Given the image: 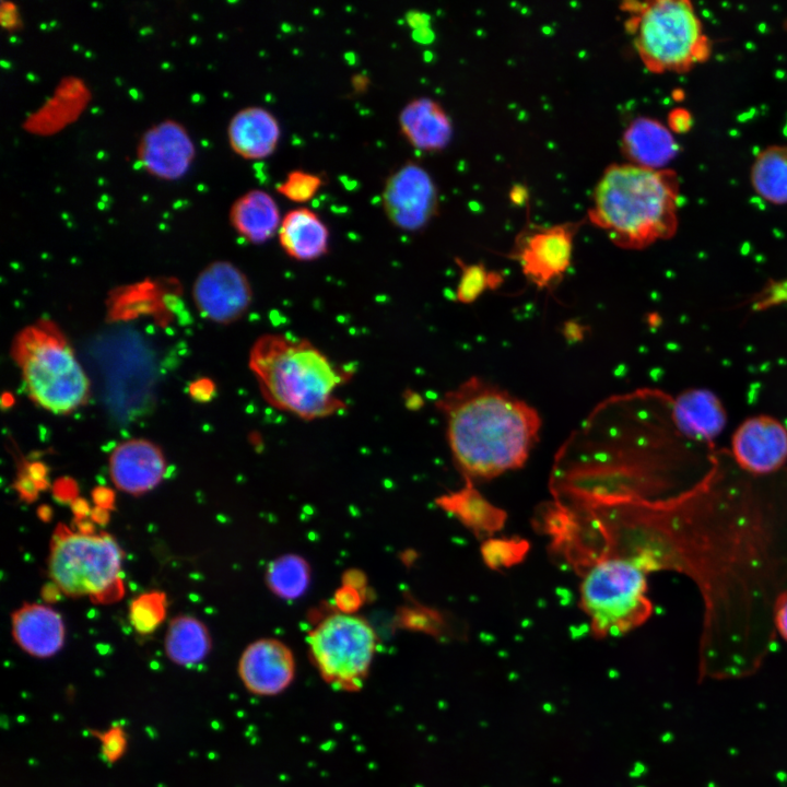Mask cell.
<instances>
[{
	"mask_svg": "<svg viewBox=\"0 0 787 787\" xmlns=\"http://www.w3.org/2000/svg\"><path fill=\"white\" fill-rule=\"evenodd\" d=\"M92 500L95 506L111 510L115 507V492L106 486H96L92 491Z\"/></svg>",
	"mask_w": 787,
	"mask_h": 787,
	"instance_id": "8d00e7d4",
	"label": "cell"
},
{
	"mask_svg": "<svg viewBox=\"0 0 787 787\" xmlns=\"http://www.w3.org/2000/svg\"><path fill=\"white\" fill-rule=\"evenodd\" d=\"M48 509H49L48 506H40V508L38 509V515L43 520H48L50 518L51 512L46 513V510H48Z\"/></svg>",
	"mask_w": 787,
	"mask_h": 787,
	"instance_id": "ee69618b",
	"label": "cell"
},
{
	"mask_svg": "<svg viewBox=\"0 0 787 787\" xmlns=\"http://www.w3.org/2000/svg\"><path fill=\"white\" fill-rule=\"evenodd\" d=\"M109 475L115 486L133 496L156 488L166 473L162 449L145 438H131L118 444L108 460Z\"/></svg>",
	"mask_w": 787,
	"mask_h": 787,
	"instance_id": "2e32d148",
	"label": "cell"
},
{
	"mask_svg": "<svg viewBox=\"0 0 787 787\" xmlns=\"http://www.w3.org/2000/svg\"><path fill=\"white\" fill-rule=\"evenodd\" d=\"M24 471L35 483L39 491L45 490L49 483L47 480V468L42 462H32L25 466Z\"/></svg>",
	"mask_w": 787,
	"mask_h": 787,
	"instance_id": "d590c367",
	"label": "cell"
},
{
	"mask_svg": "<svg viewBox=\"0 0 787 787\" xmlns=\"http://www.w3.org/2000/svg\"><path fill=\"white\" fill-rule=\"evenodd\" d=\"M751 184L767 202L787 203V145H771L760 152L751 167Z\"/></svg>",
	"mask_w": 787,
	"mask_h": 787,
	"instance_id": "484cf974",
	"label": "cell"
},
{
	"mask_svg": "<svg viewBox=\"0 0 787 787\" xmlns=\"http://www.w3.org/2000/svg\"><path fill=\"white\" fill-rule=\"evenodd\" d=\"M192 297L199 313L207 319L228 325L240 319L252 302L247 275L230 261H214L197 277Z\"/></svg>",
	"mask_w": 787,
	"mask_h": 787,
	"instance_id": "7c38bea8",
	"label": "cell"
},
{
	"mask_svg": "<svg viewBox=\"0 0 787 787\" xmlns=\"http://www.w3.org/2000/svg\"><path fill=\"white\" fill-rule=\"evenodd\" d=\"M787 305V277L768 281L752 298L754 310Z\"/></svg>",
	"mask_w": 787,
	"mask_h": 787,
	"instance_id": "d6a6232c",
	"label": "cell"
},
{
	"mask_svg": "<svg viewBox=\"0 0 787 787\" xmlns=\"http://www.w3.org/2000/svg\"><path fill=\"white\" fill-rule=\"evenodd\" d=\"M137 156L152 176L175 180L183 177L195 158V145L185 127L174 120L151 126L140 138Z\"/></svg>",
	"mask_w": 787,
	"mask_h": 787,
	"instance_id": "9a60e30c",
	"label": "cell"
},
{
	"mask_svg": "<svg viewBox=\"0 0 787 787\" xmlns=\"http://www.w3.org/2000/svg\"><path fill=\"white\" fill-rule=\"evenodd\" d=\"M11 356L31 399L56 414H69L90 397V380L60 328L39 319L20 330Z\"/></svg>",
	"mask_w": 787,
	"mask_h": 787,
	"instance_id": "8992f818",
	"label": "cell"
},
{
	"mask_svg": "<svg viewBox=\"0 0 787 787\" xmlns=\"http://www.w3.org/2000/svg\"><path fill=\"white\" fill-rule=\"evenodd\" d=\"M648 574L626 554L604 556L587 569L579 587V606L596 637L622 636L650 618Z\"/></svg>",
	"mask_w": 787,
	"mask_h": 787,
	"instance_id": "ba28073f",
	"label": "cell"
},
{
	"mask_svg": "<svg viewBox=\"0 0 787 787\" xmlns=\"http://www.w3.org/2000/svg\"><path fill=\"white\" fill-rule=\"evenodd\" d=\"M527 552L525 541L495 539L482 547V556L492 568L508 567L521 561Z\"/></svg>",
	"mask_w": 787,
	"mask_h": 787,
	"instance_id": "4dcf8cb0",
	"label": "cell"
},
{
	"mask_svg": "<svg viewBox=\"0 0 787 787\" xmlns=\"http://www.w3.org/2000/svg\"><path fill=\"white\" fill-rule=\"evenodd\" d=\"M774 627L775 632L787 642V598L778 604L774 618Z\"/></svg>",
	"mask_w": 787,
	"mask_h": 787,
	"instance_id": "ab89813d",
	"label": "cell"
},
{
	"mask_svg": "<svg viewBox=\"0 0 787 787\" xmlns=\"http://www.w3.org/2000/svg\"><path fill=\"white\" fill-rule=\"evenodd\" d=\"M621 11L648 71L684 73L709 58L712 43L690 1H625Z\"/></svg>",
	"mask_w": 787,
	"mask_h": 787,
	"instance_id": "5b68a950",
	"label": "cell"
},
{
	"mask_svg": "<svg viewBox=\"0 0 787 787\" xmlns=\"http://www.w3.org/2000/svg\"><path fill=\"white\" fill-rule=\"evenodd\" d=\"M383 205L392 225L402 231L418 232L437 214V189L421 165L408 162L386 179Z\"/></svg>",
	"mask_w": 787,
	"mask_h": 787,
	"instance_id": "8fae6325",
	"label": "cell"
},
{
	"mask_svg": "<svg viewBox=\"0 0 787 787\" xmlns=\"http://www.w3.org/2000/svg\"><path fill=\"white\" fill-rule=\"evenodd\" d=\"M228 219L240 237L256 245L273 237L282 221L273 197L260 189L238 197L230 209Z\"/></svg>",
	"mask_w": 787,
	"mask_h": 787,
	"instance_id": "603a6c76",
	"label": "cell"
},
{
	"mask_svg": "<svg viewBox=\"0 0 787 787\" xmlns=\"http://www.w3.org/2000/svg\"><path fill=\"white\" fill-rule=\"evenodd\" d=\"M15 644L35 658L55 656L64 644L66 627L61 615L39 603H24L11 614Z\"/></svg>",
	"mask_w": 787,
	"mask_h": 787,
	"instance_id": "ac0fdd59",
	"label": "cell"
},
{
	"mask_svg": "<svg viewBox=\"0 0 787 787\" xmlns=\"http://www.w3.org/2000/svg\"><path fill=\"white\" fill-rule=\"evenodd\" d=\"M591 201L587 220L622 249L647 248L678 230L680 181L669 168L613 163L603 171Z\"/></svg>",
	"mask_w": 787,
	"mask_h": 787,
	"instance_id": "277c9868",
	"label": "cell"
},
{
	"mask_svg": "<svg viewBox=\"0 0 787 787\" xmlns=\"http://www.w3.org/2000/svg\"><path fill=\"white\" fill-rule=\"evenodd\" d=\"M284 252L297 261H313L329 250V230L320 216L308 208L289 211L278 231Z\"/></svg>",
	"mask_w": 787,
	"mask_h": 787,
	"instance_id": "7402d4cb",
	"label": "cell"
},
{
	"mask_svg": "<svg viewBox=\"0 0 787 787\" xmlns=\"http://www.w3.org/2000/svg\"><path fill=\"white\" fill-rule=\"evenodd\" d=\"M248 367L265 401L301 420L326 419L348 408L337 391L354 368L334 363L307 339L263 333L252 343Z\"/></svg>",
	"mask_w": 787,
	"mask_h": 787,
	"instance_id": "3957f363",
	"label": "cell"
},
{
	"mask_svg": "<svg viewBox=\"0 0 787 787\" xmlns=\"http://www.w3.org/2000/svg\"><path fill=\"white\" fill-rule=\"evenodd\" d=\"M460 277L455 297L461 304L474 303L485 291L498 289L504 282L501 272L489 270L483 263H467L456 258Z\"/></svg>",
	"mask_w": 787,
	"mask_h": 787,
	"instance_id": "83f0119b",
	"label": "cell"
},
{
	"mask_svg": "<svg viewBox=\"0 0 787 787\" xmlns=\"http://www.w3.org/2000/svg\"><path fill=\"white\" fill-rule=\"evenodd\" d=\"M14 486L20 498L28 503L35 501L40 492L25 471L19 473Z\"/></svg>",
	"mask_w": 787,
	"mask_h": 787,
	"instance_id": "e575fe53",
	"label": "cell"
},
{
	"mask_svg": "<svg viewBox=\"0 0 787 787\" xmlns=\"http://www.w3.org/2000/svg\"><path fill=\"white\" fill-rule=\"evenodd\" d=\"M245 689L257 696H277L286 691L296 674L292 649L282 641L266 637L251 642L243 650L237 665Z\"/></svg>",
	"mask_w": 787,
	"mask_h": 787,
	"instance_id": "5bb4252c",
	"label": "cell"
},
{
	"mask_svg": "<svg viewBox=\"0 0 787 787\" xmlns=\"http://www.w3.org/2000/svg\"><path fill=\"white\" fill-rule=\"evenodd\" d=\"M227 139L237 155L246 160H261L275 151L280 139V126L269 110L259 106H248L231 118Z\"/></svg>",
	"mask_w": 787,
	"mask_h": 787,
	"instance_id": "d6986e66",
	"label": "cell"
},
{
	"mask_svg": "<svg viewBox=\"0 0 787 787\" xmlns=\"http://www.w3.org/2000/svg\"><path fill=\"white\" fill-rule=\"evenodd\" d=\"M89 732L99 741L106 762L114 764L124 756L128 747V736L121 725H113L105 730L90 729Z\"/></svg>",
	"mask_w": 787,
	"mask_h": 787,
	"instance_id": "1f68e13d",
	"label": "cell"
},
{
	"mask_svg": "<svg viewBox=\"0 0 787 787\" xmlns=\"http://www.w3.org/2000/svg\"><path fill=\"white\" fill-rule=\"evenodd\" d=\"M321 185L322 179L318 175L295 169L278 184L277 191L291 201L303 203L312 200Z\"/></svg>",
	"mask_w": 787,
	"mask_h": 787,
	"instance_id": "f546056e",
	"label": "cell"
},
{
	"mask_svg": "<svg viewBox=\"0 0 787 787\" xmlns=\"http://www.w3.org/2000/svg\"><path fill=\"white\" fill-rule=\"evenodd\" d=\"M265 576L267 586L273 595L281 599L294 600L305 594L312 573L304 557L289 553L270 562Z\"/></svg>",
	"mask_w": 787,
	"mask_h": 787,
	"instance_id": "4316f807",
	"label": "cell"
},
{
	"mask_svg": "<svg viewBox=\"0 0 787 787\" xmlns=\"http://www.w3.org/2000/svg\"><path fill=\"white\" fill-rule=\"evenodd\" d=\"M456 465L468 479L519 469L539 439L541 416L527 401L471 376L435 402Z\"/></svg>",
	"mask_w": 787,
	"mask_h": 787,
	"instance_id": "7a4b0ae2",
	"label": "cell"
},
{
	"mask_svg": "<svg viewBox=\"0 0 787 787\" xmlns=\"http://www.w3.org/2000/svg\"><path fill=\"white\" fill-rule=\"evenodd\" d=\"M52 493L56 500L71 503L78 497V484L70 478L58 479L52 486Z\"/></svg>",
	"mask_w": 787,
	"mask_h": 787,
	"instance_id": "836d02e7",
	"label": "cell"
},
{
	"mask_svg": "<svg viewBox=\"0 0 787 787\" xmlns=\"http://www.w3.org/2000/svg\"><path fill=\"white\" fill-rule=\"evenodd\" d=\"M122 561V549L107 532L83 535L64 524L52 532L48 574L68 597H86L95 604L119 601L125 595Z\"/></svg>",
	"mask_w": 787,
	"mask_h": 787,
	"instance_id": "52a82bcc",
	"label": "cell"
},
{
	"mask_svg": "<svg viewBox=\"0 0 787 787\" xmlns=\"http://www.w3.org/2000/svg\"><path fill=\"white\" fill-rule=\"evenodd\" d=\"M190 392L198 400H209L215 392V386L210 379H200L191 384Z\"/></svg>",
	"mask_w": 787,
	"mask_h": 787,
	"instance_id": "f35d334b",
	"label": "cell"
},
{
	"mask_svg": "<svg viewBox=\"0 0 787 787\" xmlns=\"http://www.w3.org/2000/svg\"><path fill=\"white\" fill-rule=\"evenodd\" d=\"M71 509L74 514L75 520H84L87 516H90L92 510L89 503L82 497H77L71 502Z\"/></svg>",
	"mask_w": 787,
	"mask_h": 787,
	"instance_id": "60d3db41",
	"label": "cell"
},
{
	"mask_svg": "<svg viewBox=\"0 0 787 787\" xmlns=\"http://www.w3.org/2000/svg\"><path fill=\"white\" fill-rule=\"evenodd\" d=\"M402 136L418 150L438 152L451 140V121L439 103L428 97L410 101L399 114Z\"/></svg>",
	"mask_w": 787,
	"mask_h": 787,
	"instance_id": "ffe728a7",
	"label": "cell"
},
{
	"mask_svg": "<svg viewBox=\"0 0 787 787\" xmlns=\"http://www.w3.org/2000/svg\"><path fill=\"white\" fill-rule=\"evenodd\" d=\"M668 121L669 129L672 132H684L691 127L690 113L682 108L673 109L669 115Z\"/></svg>",
	"mask_w": 787,
	"mask_h": 787,
	"instance_id": "74e56055",
	"label": "cell"
},
{
	"mask_svg": "<svg viewBox=\"0 0 787 787\" xmlns=\"http://www.w3.org/2000/svg\"><path fill=\"white\" fill-rule=\"evenodd\" d=\"M621 151L631 164L661 169L676 156L678 144L672 131L660 121L638 117L624 130Z\"/></svg>",
	"mask_w": 787,
	"mask_h": 787,
	"instance_id": "44dd1931",
	"label": "cell"
},
{
	"mask_svg": "<svg viewBox=\"0 0 787 787\" xmlns=\"http://www.w3.org/2000/svg\"><path fill=\"white\" fill-rule=\"evenodd\" d=\"M671 420L683 439L712 447L727 418L721 402L713 392L689 389L671 399Z\"/></svg>",
	"mask_w": 787,
	"mask_h": 787,
	"instance_id": "e0dca14e",
	"label": "cell"
},
{
	"mask_svg": "<svg viewBox=\"0 0 787 787\" xmlns=\"http://www.w3.org/2000/svg\"><path fill=\"white\" fill-rule=\"evenodd\" d=\"M635 506L634 555L650 572L685 575L701 595L702 670L737 674L756 668L787 598V472L751 475L728 450L713 449L694 485L665 498H637Z\"/></svg>",
	"mask_w": 787,
	"mask_h": 787,
	"instance_id": "6da1fadb",
	"label": "cell"
},
{
	"mask_svg": "<svg viewBox=\"0 0 787 787\" xmlns=\"http://www.w3.org/2000/svg\"><path fill=\"white\" fill-rule=\"evenodd\" d=\"M90 517L93 522L97 525H106L109 521V510L94 506L91 510Z\"/></svg>",
	"mask_w": 787,
	"mask_h": 787,
	"instance_id": "b9f144b4",
	"label": "cell"
},
{
	"mask_svg": "<svg viewBox=\"0 0 787 787\" xmlns=\"http://www.w3.org/2000/svg\"><path fill=\"white\" fill-rule=\"evenodd\" d=\"M309 659L321 680L341 692H360L368 678L378 637L362 616L338 611L307 634Z\"/></svg>",
	"mask_w": 787,
	"mask_h": 787,
	"instance_id": "9c48e42d",
	"label": "cell"
},
{
	"mask_svg": "<svg viewBox=\"0 0 787 787\" xmlns=\"http://www.w3.org/2000/svg\"><path fill=\"white\" fill-rule=\"evenodd\" d=\"M729 454L751 475L776 474L787 461V428L771 415L751 416L735 431Z\"/></svg>",
	"mask_w": 787,
	"mask_h": 787,
	"instance_id": "4fadbf2b",
	"label": "cell"
},
{
	"mask_svg": "<svg viewBox=\"0 0 787 787\" xmlns=\"http://www.w3.org/2000/svg\"><path fill=\"white\" fill-rule=\"evenodd\" d=\"M583 223L527 224L516 236L508 257L518 262L525 278L536 287L548 289L568 270L574 238Z\"/></svg>",
	"mask_w": 787,
	"mask_h": 787,
	"instance_id": "30bf717a",
	"label": "cell"
},
{
	"mask_svg": "<svg viewBox=\"0 0 787 787\" xmlns=\"http://www.w3.org/2000/svg\"><path fill=\"white\" fill-rule=\"evenodd\" d=\"M212 647L207 625L199 619L183 614L174 618L167 627L164 649L167 658L178 666H192L203 661Z\"/></svg>",
	"mask_w": 787,
	"mask_h": 787,
	"instance_id": "cb8c5ba5",
	"label": "cell"
},
{
	"mask_svg": "<svg viewBox=\"0 0 787 787\" xmlns=\"http://www.w3.org/2000/svg\"><path fill=\"white\" fill-rule=\"evenodd\" d=\"M167 596L161 590H150L134 597L129 606V621L140 635L154 633L165 621Z\"/></svg>",
	"mask_w": 787,
	"mask_h": 787,
	"instance_id": "f1b7e54d",
	"label": "cell"
},
{
	"mask_svg": "<svg viewBox=\"0 0 787 787\" xmlns=\"http://www.w3.org/2000/svg\"><path fill=\"white\" fill-rule=\"evenodd\" d=\"M62 592L59 590V588L51 583L50 585H47L43 588V598L48 602H55L60 598V595Z\"/></svg>",
	"mask_w": 787,
	"mask_h": 787,
	"instance_id": "7bdbcfd3",
	"label": "cell"
},
{
	"mask_svg": "<svg viewBox=\"0 0 787 787\" xmlns=\"http://www.w3.org/2000/svg\"><path fill=\"white\" fill-rule=\"evenodd\" d=\"M438 503L477 535L494 533L505 522L506 514L492 505L470 484L458 492L443 496Z\"/></svg>",
	"mask_w": 787,
	"mask_h": 787,
	"instance_id": "d4e9b609",
	"label": "cell"
}]
</instances>
